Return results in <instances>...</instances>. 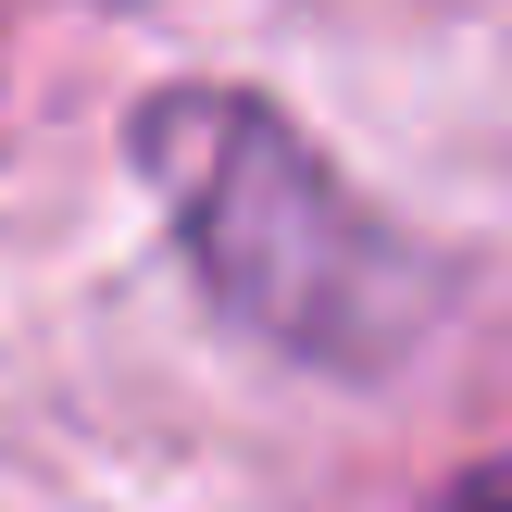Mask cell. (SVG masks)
<instances>
[{
    "label": "cell",
    "instance_id": "1",
    "mask_svg": "<svg viewBox=\"0 0 512 512\" xmlns=\"http://www.w3.org/2000/svg\"><path fill=\"white\" fill-rule=\"evenodd\" d=\"M138 175L163 188L200 288L300 363H388L425 313V275L300 125L250 88H163L138 113Z\"/></svg>",
    "mask_w": 512,
    "mask_h": 512
}]
</instances>
